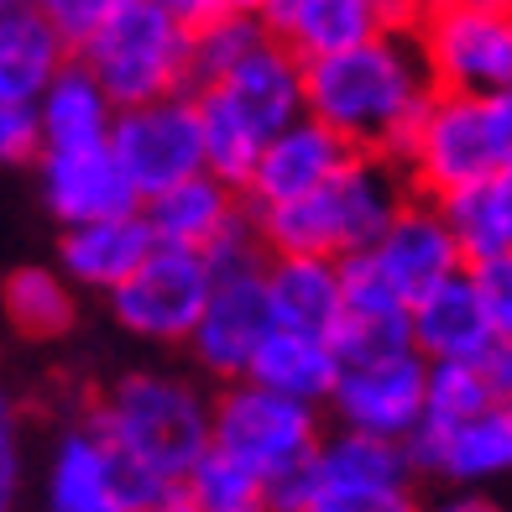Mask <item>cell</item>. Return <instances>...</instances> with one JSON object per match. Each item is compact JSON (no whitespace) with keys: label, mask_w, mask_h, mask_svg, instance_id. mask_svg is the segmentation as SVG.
Segmentation results:
<instances>
[{"label":"cell","mask_w":512,"mask_h":512,"mask_svg":"<svg viewBox=\"0 0 512 512\" xmlns=\"http://www.w3.org/2000/svg\"><path fill=\"white\" fill-rule=\"evenodd\" d=\"M230 11H246V16H267L272 11V0H225Z\"/></svg>","instance_id":"obj_43"},{"label":"cell","mask_w":512,"mask_h":512,"mask_svg":"<svg viewBox=\"0 0 512 512\" xmlns=\"http://www.w3.org/2000/svg\"><path fill=\"white\" fill-rule=\"evenodd\" d=\"M434 6H445V0H387V11H392V21L398 27H418Z\"/></svg>","instance_id":"obj_40"},{"label":"cell","mask_w":512,"mask_h":512,"mask_svg":"<svg viewBox=\"0 0 512 512\" xmlns=\"http://www.w3.org/2000/svg\"><path fill=\"white\" fill-rule=\"evenodd\" d=\"M267 37H272L267 16H246V11H220L215 21L194 27V89L220 84L230 68H241Z\"/></svg>","instance_id":"obj_29"},{"label":"cell","mask_w":512,"mask_h":512,"mask_svg":"<svg viewBox=\"0 0 512 512\" xmlns=\"http://www.w3.org/2000/svg\"><path fill=\"white\" fill-rule=\"evenodd\" d=\"M215 445L241 455L262 481L288 465H304L324 445V424L314 403H298L288 392H272L251 377L220 382L215 392Z\"/></svg>","instance_id":"obj_8"},{"label":"cell","mask_w":512,"mask_h":512,"mask_svg":"<svg viewBox=\"0 0 512 512\" xmlns=\"http://www.w3.org/2000/svg\"><path fill=\"white\" fill-rule=\"evenodd\" d=\"M110 152L126 168V178L136 183L142 199H152L162 189H173V183H183L189 173L209 168L194 89L147 100V105H121L115 131H110Z\"/></svg>","instance_id":"obj_10"},{"label":"cell","mask_w":512,"mask_h":512,"mask_svg":"<svg viewBox=\"0 0 512 512\" xmlns=\"http://www.w3.org/2000/svg\"><path fill=\"white\" fill-rule=\"evenodd\" d=\"M42 110L37 100H0V157L6 162H37L42 157Z\"/></svg>","instance_id":"obj_34"},{"label":"cell","mask_w":512,"mask_h":512,"mask_svg":"<svg viewBox=\"0 0 512 512\" xmlns=\"http://www.w3.org/2000/svg\"><path fill=\"white\" fill-rule=\"evenodd\" d=\"M371 256L387 267V277L408 298H424L429 288L460 277L465 262H471L460 236H455V225H450V215H445V204L424 199V194H413L398 209V220L382 230V241L371 246Z\"/></svg>","instance_id":"obj_16"},{"label":"cell","mask_w":512,"mask_h":512,"mask_svg":"<svg viewBox=\"0 0 512 512\" xmlns=\"http://www.w3.org/2000/svg\"><path fill=\"white\" fill-rule=\"evenodd\" d=\"M142 215L152 220L157 241L209 251L225 230H236L251 215V204H246V189H236V183H225L220 173L199 168L183 183H173V189L142 199Z\"/></svg>","instance_id":"obj_18"},{"label":"cell","mask_w":512,"mask_h":512,"mask_svg":"<svg viewBox=\"0 0 512 512\" xmlns=\"http://www.w3.org/2000/svg\"><path fill=\"white\" fill-rule=\"evenodd\" d=\"M100 512H142V507H131V502H115V507H100Z\"/></svg>","instance_id":"obj_44"},{"label":"cell","mask_w":512,"mask_h":512,"mask_svg":"<svg viewBox=\"0 0 512 512\" xmlns=\"http://www.w3.org/2000/svg\"><path fill=\"white\" fill-rule=\"evenodd\" d=\"M42 497H48V512H100L121 502V455L89 418L58 434Z\"/></svg>","instance_id":"obj_22"},{"label":"cell","mask_w":512,"mask_h":512,"mask_svg":"<svg viewBox=\"0 0 512 512\" xmlns=\"http://www.w3.org/2000/svg\"><path fill=\"white\" fill-rule=\"evenodd\" d=\"M0 304H6V319L16 335L27 340H58L74 330V283H68L63 267H16L6 272V293H0Z\"/></svg>","instance_id":"obj_27"},{"label":"cell","mask_w":512,"mask_h":512,"mask_svg":"<svg viewBox=\"0 0 512 512\" xmlns=\"http://www.w3.org/2000/svg\"><path fill=\"white\" fill-rule=\"evenodd\" d=\"M408 199L413 183L398 157L351 152V162L324 189L272 209H251V220L272 256H351L377 246Z\"/></svg>","instance_id":"obj_2"},{"label":"cell","mask_w":512,"mask_h":512,"mask_svg":"<svg viewBox=\"0 0 512 512\" xmlns=\"http://www.w3.org/2000/svg\"><path fill=\"white\" fill-rule=\"evenodd\" d=\"M79 58L115 95V105H147L194 89V27H183L157 0H121Z\"/></svg>","instance_id":"obj_6"},{"label":"cell","mask_w":512,"mask_h":512,"mask_svg":"<svg viewBox=\"0 0 512 512\" xmlns=\"http://www.w3.org/2000/svg\"><path fill=\"white\" fill-rule=\"evenodd\" d=\"M398 162L413 183V194L424 199H450L460 189H471V183L492 178L497 168H507L512 162L507 89H497V95L439 89Z\"/></svg>","instance_id":"obj_5"},{"label":"cell","mask_w":512,"mask_h":512,"mask_svg":"<svg viewBox=\"0 0 512 512\" xmlns=\"http://www.w3.org/2000/svg\"><path fill=\"white\" fill-rule=\"evenodd\" d=\"M32 6L48 16L53 27L74 42V48H84V42L115 16V6H121V0H32Z\"/></svg>","instance_id":"obj_35"},{"label":"cell","mask_w":512,"mask_h":512,"mask_svg":"<svg viewBox=\"0 0 512 512\" xmlns=\"http://www.w3.org/2000/svg\"><path fill=\"white\" fill-rule=\"evenodd\" d=\"M314 460H319L324 486H413L418 481L408 439H387V434H366L345 424H335V434H324Z\"/></svg>","instance_id":"obj_26"},{"label":"cell","mask_w":512,"mask_h":512,"mask_svg":"<svg viewBox=\"0 0 512 512\" xmlns=\"http://www.w3.org/2000/svg\"><path fill=\"white\" fill-rule=\"evenodd\" d=\"M152 246H157L152 220L142 215V209H126V215L63 225V236H58V267L68 272V283H74V288L115 293L136 267L147 262Z\"/></svg>","instance_id":"obj_17"},{"label":"cell","mask_w":512,"mask_h":512,"mask_svg":"<svg viewBox=\"0 0 512 512\" xmlns=\"http://www.w3.org/2000/svg\"><path fill=\"white\" fill-rule=\"evenodd\" d=\"M324 497V476H319V460H304V465H288L267 481V507L277 512H309L314 502Z\"/></svg>","instance_id":"obj_36"},{"label":"cell","mask_w":512,"mask_h":512,"mask_svg":"<svg viewBox=\"0 0 512 512\" xmlns=\"http://www.w3.org/2000/svg\"><path fill=\"white\" fill-rule=\"evenodd\" d=\"M0 486H6V497H11V486H16V471H21V460H16V434L6 429V445H0Z\"/></svg>","instance_id":"obj_41"},{"label":"cell","mask_w":512,"mask_h":512,"mask_svg":"<svg viewBox=\"0 0 512 512\" xmlns=\"http://www.w3.org/2000/svg\"><path fill=\"white\" fill-rule=\"evenodd\" d=\"M74 42H68L32 0H6L0 11V100H42L68 63H74Z\"/></svg>","instance_id":"obj_20"},{"label":"cell","mask_w":512,"mask_h":512,"mask_svg":"<svg viewBox=\"0 0 512 512\" xmlns=\"http://www.w3.org/2000/svg\"><path fill=\"white\" fill-rule=\"evenodd\" d=\"M502 6H512V0H502Z\"/></svg>","instance_id":"obj_48"},{"label":"cell","mask_w":512,"mask_h":512,"mask_svg":"<svg viewBox=\"0 0 512 512\" xmlns=\"http://www.w3.org/2000/svg\"><path fill=\"white\" fill-rule=\"evenodd\" d=\"M267 293L283 330L304 335H340L345 324V267L340 256H272Z\"/></svg>","instance_id":"obj_21"},{"label":"cell","mask_w":512,"mask_h":512,"mask_svg":"<svg viewBox=\"0 0 512 512\" xmlns=\"http://www.w3.org/2000/svg\"><path fill=\"white\" fill-rule=\"evenodd\" d=\"M84 418L121 460L162 481H183L215 445V392H204L183 371H121Z\"/></svg>","instance_id":"obj_3"},{"label":"cell","mask_w":512,"mask_h":512,"mask_svg":"<svg viewBox=\"0 0 512 512\" xmlns=\"http://www.w3.org/2000/svg\"><path fill=\"white\" fill-rule=\"evenodd\" d=\"M199 100V126H204V162L209 173L246 189L262 147L298 115H309V89H304V58L283 37H267L241 68H230L220 84L194 89Z\"/></svg>","instance_id":"obj_4"},{"label":"cell","mask_w":512,"mask_h":512,"mask_svg":"<svg viewBox=\"0 0 512 512\" xmlns=\"http://www.w3.org/2000/svg\"><path fill=\"white\" fill-rule=\"evenodd\" d=\"M157 6L168 16H178L183 27H204V21H215L220 11H230L225 0H157Z\"/></svg>","instance_id":"obj_38"},{"label":"cell","mask_w":512,"mask_h":512,"mask_svg":"<svg viewBox=\"0 0 512 512\" xmlns=\"http://www.w3.org/2000/svg\"><path fill=\"white\" fill-rule=\"evenodd\" d=\"M424 512H507V507H502V502H492V497H481L476 486H455L450 497L429 502Z\"/></svg>","instance_id":"obj_37"},{"label":"cell","mask_w":512,"mask_h":512,"mask_svg":"<svg viewBox=\"0 0 512 512\" xmlns=\"http://www.w3.org/2000/svg\"><path fill=\"white\" fill-rule=\"evenodd\" d=\"M445 204V215L455 225V236L465 246V256H497V251H512V162L497 168L492 178L460 189Z\"/></svg>","instance_id":"obj_28"},{"label":"cell","mask_w":512,"mask_h":512,"mask_svg":"<svg viewBox=\"0 0 512 512\" xmlns=\"http://www.w3.org/2000/svg\"><path fill=\"white\" fill-rule=\"evenodd\" d=\"M277 330V314H272V293H267V267H251V272H225L215 277V293L194 324V335L183 351L194 356V366L215 382H236L251 371L262 340Z\"/></svg>","instance_id":"obj_12"},{"label":"cell","mask_w":512,"mask_h":512,"mask_svg":"<svg viewBox=\"0 0 512 512\" xmlns=\"http://www.w3.org/2000/svg\"><path fill=\"white\" fill-rule=\"evenodd\" d=\"M267 27L309 63L356 48V42L398 27V21H392L387 0H272Z\"/></svg>","instance_id":"obj_19"},{"label":"cell","mask_w":512,"mask_h":512,"mask_svg":"<svg viewBox=\"0 0 512 512\" xmlns=\"http://www.w3.org/2000/svg\"><path fill=\"white\" fill-rule=\"evenodd\" d=\"M481 366H486V377H492L497 398L507 403V398H512V340H497L492 351L481 356Z\"/></svg>","instance_id":"obj_39"},{"label":"cell","mask_w":512,"mask_h":512,"mask_svg":"<svg viewBox=\"0 0 512 512\" xmlns=\"http://www.w3.org/2000/svg\"><path fill=\"white\" fill-rule=\"evenodd\" d=\"M408 455L418 465V476H439L450 486H481L512 476V413L507 403L486 408L460 424H418L408 434Z\"/></svg>","instance_id":"obj_15"},{"label":"cell","mask_w":512,"mask_h":512,"mask_svg":"<svg viewBox=\"0 0 512 512\" xmlns=\"http://www.w3.org/2000/svg\"><path fill=\"white\" fill-rule=\"evenodd\" d=\"M413 345L429 361H481L497 345V330L465 272L413 298Z\"/></svg>","instance_id":"obj_23"},{"label":"cell","mask_w":512,"mask_h":512,"mask_svg":"<svg viewBox=\"0 0 512 512\" xmlns=\"http://www.w3.org/2000/svg\"><path fill=\"white\" fill-rule=\"evenodd\" d=\"M340 371H345V356L330 335H304V330H283V324H277L262 340V351H256L246 377L272 387V392H288L298 403L330 408Z\"/></svg>","instance_id":"obj_24"},{"label":"cell","mask_w":512,"mask_h":512,"mask_svg":"<svg viewBox=\"0 0 512 512\" xmlns=\"http://www.w3.org/2000/svg\"><path fill=\"white\" fill-rule=\"evenodd\" d=\"M507 413H512V398H507Z\"/></svg>","instance_id":"obj_47"},{"label":"cell","mask_w":512,"mask_h":512,"mask_svg":"<svg viewBox=\"0 0 512 512\" xmlns=\"http://www.w3.org/2000/svg\"><path fill=\"white\" fill-rule=\"evenodd\" d=\"M309 512H424L413 486H324Z\"/></svg>","instance_id":"obj_33"},{"label":"cell","mask_w":512,"mask_h":512,"mask_svg":"<svg viewBox=\"0 0 512 512\" xmlns=\"http://www.w3.org/2000/svg\"><path fill=\"white\" fill-rule=\"evenodd\" d=\"M37 110H42V142L48 147H100V142H110L115 115H121L115 95L89 74V63L79 53L48 89H42Z\"/></svg>","instance_id":"obj_25"},{"label":"cell","mask_w":512,"mask_h":512,"mask_svg":"<svg viewBox=\"0 0 512 512\" xmlns=\"http://www.w3.org/2000/svg\"><path fill=\"white\" fill-rule=\"evenodd\" d=\"M152 512H199V502L189 497V486H173V492L162 497V502H157Z\"/></svg>","instance_id":"obj_42"},{"label":"cell","mask_w":512,"mask_h":512,"mask_svg":"<svg viewBox=\"0 0 512 512\" xmlns=\"http://www.w3.org/2000/svg\"><path fill=\"white\" fill-rule=\"evenodd\" d=\"M37 189L58 225H84L105 215L142 209V194L115 162L110 142L100 147H48L37 157Z\"/></svg>","instance_id":"obj_13"},{"label":"cell","mask_w":512,"mask_h":512,"mask_svg":"<svg viewBox=\"0 0 512 512\" xmlns=\"http://www.w3.org/2000/svg\"><path fill=\"white\" fill-rule=\"evenodd\" d=\"M507 136H512V89H507Z\"/></svg>","instance_id":"obj_46"},{"label":"cell","mask_w":512,"mask_h":512,"mask_svg":"<svg viewBox=\"0 0 512 512\" xmlns=\"http://www.w3.org/2000/svg\"><path fill=\"white\" fill-rule=\"evenodd\" d=\"M351 142L324 126L319 115H298L293 126H283L262 147L256 168L246 178V204L251 209H272V204H288V199H304L314 189H324L345 162H351Z\"/></svg>","instance_id":"obj_14"},{"label":"cell","mask_w":512,"mask_h":512,"mask_svg":"<svg viewBox=\"0 0 512 512\" xmlns=\"http://www.w3.org/2000/svg\"><path fill=\"white\" fill-rule=\"evenodd\" d=\"M304 89H309V115L335 126L356 152H387V157H403L418 121L439 95L413 27H387L345 53L309 58Z\"/></svg>","instance_id":"obj_1"},{"label":"cell","mask_w":512,"mask_h":512,"mask_svg":"<svg viewBox=\"0 0 512 512\" xmlns=\"http://www.w3.org/2000/svg\"><path fill=\"white\" fill-rule=\"evenodd\" d=\"M209 293H215V267H209V256L199 246L157 241L147 251V262L136 267L115 293H105V304H110V319L136 340L189 345Z\"/></svg>","instance_id":"obj_7"},{"label":"cell","mask_w":512,"mask_h":512,"mask_svg":"<svg viewBox=\"0 0 512 512\" xmlns=\"http://www.w3.org/2000/svg\"><path fill=\"white\" fill-rule=\"evenodd\" d=\"M330 413L345 429L408 439L429 413V356L418 351V345H408V351L345 361L340 382H335V398H330Z\"/></svg>","instance_id":"obj_11"},{"label":"cell","mask_w":512,"mask_h":512,"mask_svg":"<svg viewBox=\"0 0 512 512\" xmlns=\"http://www.w3.org/2000/svg\"><path fill=\"white\" fill-rule=\"evenodd\" d=\"M497 403L502 398L481 361H429V424H460Z\"/></svg>","instance_id":"obj_31"},{"label":"cell","mask_w":512,"mask_h":512,"mask_svg":"<svg viewBox=\"0 0 512 512\" xmlns=\"http://www.w3.org/2000/svg\"><path fill=\"white\" fill-rule=\"evenodd\" d=\"M465 277L481 298L486 319H492L497 340H512V251H497V256H471L465 262Z\"/></svg>","instance_id":"obj_32"},{"label":"cell","mask_w":512,"mask_h":512,"mask_svg":"<svg viewBox=\"0 0 512 512\" xmlns=\"http://www.w3.org/2000/svg\"><path fill=\"white\" fill-rule=\"evenodd\" d=\"M183 486H189V497L199 502V512H236V507L267 502V481L256 476L241 455H230L220 445H209L199 455V465L183 476Z\"/></svg>","instance_id":"obj_30"},{"label":"cell","mask_w":512,"mask_h":512,"mask_svg":"<svg viewBox=\"0 0 512 512\" xmlns=\"http://www.w3.org/2000/svg\"><path fill=\"white\" fill-rule=\"evenodd\" d=\"M236 512H277V507H267V502H256V507H236Z\"/></svg>","instance_id":"obj_45"},{"label":"cell","mask_w":512,"mask_h":512,"mask_svg":"<svg viewBox=\"0 0 512 512\" xmlns=\"http://www.w3.org/2000/svg\"><path fill=\"white\" fill-rule=\"evenodd\" d=\"M439 89H512V6L502 0H445L413 27Z\"/></svg>","instance_id":"obj_9"}]
</instances>
